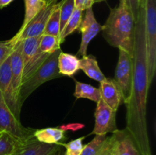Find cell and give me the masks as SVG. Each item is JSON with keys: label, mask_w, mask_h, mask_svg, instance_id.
Here are the masks:
<instances>
[{"label": "cell", "mask_w": 156, "mask_h": 155, "mask_svg": "<svg viewBox=\"0 0 156 155\" xmlns=\"http://www.w3.org/2000/svg\"><path fill=\"white\" fill-rule=\"evenodd\" d=\"M22 141L0 131V155H12Z\"/></svg>", "instance_id": "23"}, {"label": "cell", "mask_w": 156, "mask_h": 155, "mask_svg": "<svg viewBox=\"0 0 156 155\" xmlns=\"http://www.w3.org/2000/svg\"><path fill=\"white\" fill-rule=\"evenodd\" d=\"M105 1V0H94V3H98V2H101Z\"/></svg>", "instance_id": "34"}, {"label": "cell", "mask_w": 156, "mask_h": 155, "mask_svg": "<svg viewBox=\"0 0 156 155\" xmlns=\"http://www.w3.org/2000/svg\"><path fill=\"white\" fill-rule=\"evenodd\" d=\"M76 81V90H75L74 96L76 98L88 99L95 103H98L101 100V93L99 88H94L92 85L88 84L82 83L77 81Z\"/></svg>", "instance_id": "19"}, {"label": "cell", "mask_w": 156, "mask_h": 155, "mask_svg": "<svg viewBox=\"0 0 156 155\" xmlns=\"http://www.w3.org/2000/svg\"><path fill=\"white\" fill-rule=\"evenodd\" d=\"M94 4V0H74L75 8L82 12L91 8Z\"/></svg>", "instance_id": "30"}, {"label": "cell", "mask_w": 156, "mask_h": 155, "mask_svg": "<svg viewBox=\"0 0 156 155\" xmlns=\"http://www.w3.org/2000/svg\"><path fill=\"white\" fill-rule=\"evenodd\" d=\"M101 155H111V152H110V149H109V143H108V137L107 138L106 142H105V147H104L103 150H102L101 153Z\"/></svg>", "instance_id": "32"}, {"label": "cell", "mask_w": 156, "mask_h": 155, "mask_svg": "<svg viewBox=\"0 0 156 155\" xmlns=\"http://www.w3.org/2000/svg\"><path fill=\"white\" fill-rule=\"evenodd\" d=\"M107 138V135H95L92 141L84 145L80 155H101Z\"/></svg>", "instance_id": "24"}, {"label": "cell", "mask_w": 156, "mask_h": 155, "mask_svg": "<svg viewBox=\"0 0 156 155\" xmlns=\"http://www.w3.org/2000/svg\"><path fill=\"white\" fill-rule=\"evenodd\" d=\"M127 5L129 6L133 15L135 22L138 19L139 14L140 12V6H141V0H124Z\"/></svg>", "instance_id": "29"}, {"label": "cell", "mask_w": 156, "mask_h": 155, "mask_svg": "<svg viewBox=\"0 0 156 155\" xmlns=\"http://www.w3.org/2000/svg\"><path fill=\"white\" fill-rule=\"evenodd\" d=\"M85 137H81L77 139L73 140L66 144H60L61 146L66 148L65 153L62 155H80L83 150V140Z\"/></svg>", "instance_id": "27"}, {"label": "cell", "mask_w": 156, "mask_h": 155, "mask_svg": "<svg viewBox=\"0 0 156 155\" xmlns=\"http://www.w3.org/2000/svg\"><path fill=\"white\" fill-rule=\"evenodd\" d=\"M141 1H142V0H141Z\"/></svg>", "instance_id": "37"}, {"label": "cell", "mask_w": 156, "mask_h": 155, "mask_svg": "<svg viewBox=\"0 0 156 155\" xmlns=\"http://www.w3.org/2000/svg\"><path fill=\"white\" fill-rule=\"evenodd\" d=\"M58 68L62 75H74L79 70V59L77 56L61 52L58 57Z\"/></svg>", "instance_id": "18"}, {"label": "cell", "mask_w": 156, "mask_h": 155, "mask_svg": "<svg viewBox=\"0 0 156 155\" xmlns=\"http://www.w3.org/2000/svg\"><path fill=\"white\" fill-rule=\"evenodd\" d=\"M57 5L56 0L47 3L37 15L24 27L23 30L17 32L16 34L12 38V40L17 43L19 41L30 37L42 36L45 29L48 18L55 8Z\"/></svg>", "instance_id": "8"}, {"label": "cell", "mask_w": 156, "mask_h": 155, "mask_svg": "<svg viewBox=\"0 0 156 155\" xmlns=\"http://www.w3.org/2000/svg\"><path fill=\"white\" fill-rule=\"evenodd\" d=\"M75 9L74 0H62L60 5V31L65 27ZM61 33V32H60Z\"/></svg>", "instance_id": "26"}, {"label": "cell", "mask_w": 156, "mask_h": 155, "mask_svg": "<svg viewBox=\"0 0 156 155\" xmlns=\"http://www.w3.org/2000/svg\"><path fill=\"white\" fill-rule=\"evenodd\" d=\"M85 127V125L79 124V123H74V124H68V125H63L59 127V129H62V131L66 132V130H72V131H77L79 129H82Z\"/></svg>", "instance_id": "31"}, {"label": "cell", "mask_w": 156, "mask_h": 155, "mask_svg": "<svg viewBox=\"0 0 156 155\" xmlns=\"http://www.w3.org/2000/svg\"><path fill=\"white\" fill-rule=\"evenodd\" d=\"M22 40L17 43L15 50L11 54V69H12V87L15 97L21 106L20 102V92L22 85L23 61L21 58Z\"/></svg>", "instance_id": "14"}, {"label": "cell", "mask_w": 156, "mask_h": 155, "mask_svg": "<svg viewBox=\"0 0 156 155\" xmlns=\"http://www.w3.org/2000/svg\"><path fill=\"white\" fill-rule=\"evenodd\" d=\"M34 137L40 142L50 144H60L66 139L65 132L59 128L36 129Z\"/></svg>", "instance_id": "17"}, {"label": "cell", "mask_w": 156, "mask_h": 155, "mask_svg": "<svg viewBox=\"0 0 156 155\" xmlns=\"http://www.w3.org/2000/svg\"><path fill=\"white\" fill-rule=\"evenodd\" d=\"M60 5L61 2L57 3V5L50 15L46 24L43 34L53 35L59 38L60 35Z\"/></svg>", "instance_id": "22"}, {"label": "cell", "mask_w": 156, "mask_h": 155, "mask_svg": "<svg viewBox=\"0 0 156 155\" xmlns=\"http://www.w3.org/2000/svg\"><path fill=\"white\" fill-rule=\"evenodd\" d=\"M133 60V73L131 95L126 104V129L132 135L140 154L152 155L146 121V105L150 84L146 59L144 11L142 7L135 24Z\"/></svg>", "instance_id": "1"}, {"label": "cell", "mask_w": 156, "mask_h": 155, "mask_svg": "<svg viewBox=\"0 0 156 155\" xmlns=\"http://www.w3.org/2000/svg\"><path fill=\"white\" fill-rule=\"evenodd\" d=\"M82 14H83L82 11L79 10V9L75 8L73 15L68 20L64 28L61 31L60 35H59V41H60L61 43H62L65 41L66 38L69 35L73 33L76 30L79 29V26L82 23V18H83Z\"/></svg>", "instance_id": "20"}, {"label": "cell", "mask_w": 156, "mask_h": 155, "mask_svg": "<svg viewBox=\"0 0 156 155\" xmlns=\"http://www.w3.org/2000/svg\"><path fill=\"white\" fill-rule=\"evenodd\" d=\"M79 69L82 70L91 79L98 82L106 79V77L99 68L97 59L92 55H86L79 59Z\"/></svg>", "instance_id": "16"}, {"label": "cell", "mask_w": 156, "mask_h": 155, "mask_svg": "<svg viewBox=\"0 0 156 155\" xmlns=\"http://www.w3.org/2000/svg\"><path fill=\"white\" fill-rule=\"evenodd\" d=\"M133 60V55L122 49H119V58L115 70L114 80L119 87L123 102L126 104L131 95Z\"/></svg>", "instance_id": "6"}, {"label": "cell", "mask_w": 156, "mask_h": 155, "mask_svg": "<svg viewBox=\"0 0 156 155\" xmlns=\"http://www.w3.org/2000/svg\"><path fill=\"white\" fill-rule=\"evenodd\" d=\"M16 44L12 39L9 40L0 42V65L11 56L13 50H15Z\"/></svg>", "instance_id": "28"}, {"label": "cell", "mask_w": 156, "mask_h": 155, "mask_svg": "<svg viewBox=\"0 0 156 155\" xmlns=\"http://www.w3.org/2000/svg\"><path fill=\"white\" fill-rule=\"evenodd\" d=\"M116 112L101 99L97 103L94 112L95 122L91 135H107L109 132H116L118 129L116 123Z\"/></svg>", "instance_id": "10"}, {"label": "cell", "mask_w": 156, "mask_h": 155, "mask_svg": "<svg viewBox=\"0 0 156 155\" xmlns=\"http://www.w3.org/2000/svg\"><path fill=\"white\" fill-rule=\"evenodd\" d=\"M99 91L101 99L113 110L117 112L123 99L120 88L114 79L106 78L105 80L101 81Z\"/></svg>", "instance_id": "15"}, {"label": "cell", "mask_w": 156, "mask_h": 155, "mask_svg": "<svg viewBox=\"0 0 156 155\" xmlns=\"http://www.w3.org/2000/svg\"><path fill=\"white\" fill-rule=\"evenodd\" d=\"M61 49L55 50L40 65L28 79L23 82L20 92V102L23 105L26 99L41 85L48 81L62 77L58 68V57Z\"/></svg>", "instance_id": "3"}, {"label": "cell", "mask_w": 156, "mask_h": 155, "mask_svg": "<svg viewBox=\"0 0 156 155\" xmlns=\"http://www.w3.org/2000/svg\"><path fill=\"white\" fill-rule=\"evenodd\" d=\"M109 149L111 155H141L132 135L126 129L113 132L108 137Z\"/></svg>", "instance_id": "11"}, {"label": "cell", "mask_w": 156, "mask_h": 155, "mask_svg": "<svg viewBox=\"0 0 156 155\" xmlns=\"http://www.w3.org/2000/svg\"><path fill=\"white\" fill-rule=\"evenodd\" d=\"M0 91L14 115L20 119L21 106L16 100L12 87L11 56L0 65Z\"/></svg>", "instance_id": "9"}, {"label": "cell", "mask_w": 156, "mask_h": 155, "mask_svg": "<svg viewBox=\"0 0 156 155\" xmlns=\"http://www.w3.org/2000/svg\"><path fill=\"white\" fill-rule=\"evenodd\" d=\"M13 0H0V9L5 7L8 5L10 4Z\"/></svg>", "instance_id": "33"}, {"label": "cell", "mask_w": 156, "mask_h": 155, "mask_svg": "<svg viewBox=\"0 0 156 155\" xmlns=\"http://www.w3.org/2000/svg\"><path fill=\"white\" fill-rule=\"evenodd\" d=\"M45 1H46V2H47V3L51 2L53 1V0H45Z\"/></svg>", "instance_id": "35"}, {"label": "cell", "mask_w": 156, "mask_h": 155, "mask_svg": "<svg viewBox=\"0 0 156 155\" xmlns=\"http://www.w3.org/2000/svg\"><path fill=\"white\" fill-rule=\"evenodd\" d=\"M57 153H56V155H57Z\"/></svg>", "instance_id": "36"}, {"label": "cell", "mask_w": 156, "mask_h": 155, "mask_svg": "<svg viewBox=\"0 0 156 155\" xmlns=\"http://www.w3.org/2000/svg\"><path fill=\"white\" fill-rule=\"evenodd\" d=\"M41 36L30 37L22 40L21 58L23 61L22 83L28 79L40 65L49 56V53H44L40 50L39 44Z\"/></svg>", "instance_id": "5"}, {"label": "cell", "mask_w": 156, "mask_h": 155, "mask_svg": "<svg viewBox=\"0 0 156 155\" xmlns=\"http://www.w3.org/2000/svg\"><path fill=\"white\" fill-rule=\"evenodd\" d=\"M60 44L61 43L59 37L53 35L43 34L41 36L39 48L42 53L50 54L55 50L60 49Z\"/></svg>", "instance_id": "25"}, {"label": "cell", "mask_w": 156, "mask_h": 155, "mask_svg": "<svg viewBox=\"0 0 156 155\" xmlns=\"http://www.w3.org/2000/svg\"><path fill=\"white\" fill-rule=\"evenodd\" d=\"M135 20L124 0H120L117 7L111 9L110 15L101 26L102 35L113 47L122 49L133 54Z\"/></svg>", "instance_id": "2"}, {"label": "cell", "mask_w": 156, "mask_h": 155, "mask_svg": "<svg viewBox=\"0 0 156 155\" xmlns=\"http://www.w3.org/2000/svg\"><path fill=\"white\" fill-rule=\"evenodd\" d=\"M62 146L56 144H45L34 137L22 141L12 155H56Z\"/></svg>", "instance_id": "13"}, {"label": "cell", "mask_w": 156, "mask_h": 155, "mask_svg": "<svg viewBox=\"0 0 156 155\" xmlns=\"http://www.w3.org/2000/svg\"><path fill=\"white\" fill-rule=\"evenodd\" d=\"M141 7L144 11L147 69L151 86L156 72V0H142Z\"/></svg>", "instance_id": "4"}, {"label": "cell", "mask_w": 156, "mask_h": 155, "mask_svg": "<svg viewBox=\"0 0 156 155\" xmlns=\"http://www.w3.org/2000/svg\"><path fill=\"white\" fill-rule=\"evenodd\" d=\"M85 17L82 18V23L78 30L82 33L80 47L79 49L78 56H84L87 55V50L91 41L95 37L101 30V26L99 24L94 17L92 7L85 10Z\"/></svg>", "instance_id": "12"}, {"label": "cell", "mask_w": 156, "mask_h": 155, "mask_svg": "<svg viewBox=\"0 0 156 155\" xmlns=\"http://www.w3.org/2000/svg\"><path fill=\"white\" fill-rule=\"evenodd\" d=\"M36 129H28L22 126L7 103L0 91V131L9 134L21 141H24L34 137Z\"/></svg>", "instance_id": "7"}, {"label": "cell", "mask_w": 156, "mask_h": 155, "mask_svg": "<svg viewBox=\"0 0 156 155\" xmlns=\"http://www.w3.org/2000/svg\"><path fill=\"white\" fill-rule=\"evenodd\" d=\"M25 5V14L22 24L19 30H23L26 25L36 16L38 12L47 5L45 0H24Z\"/></svg>", "instance_id": "21"}]
</instances>
